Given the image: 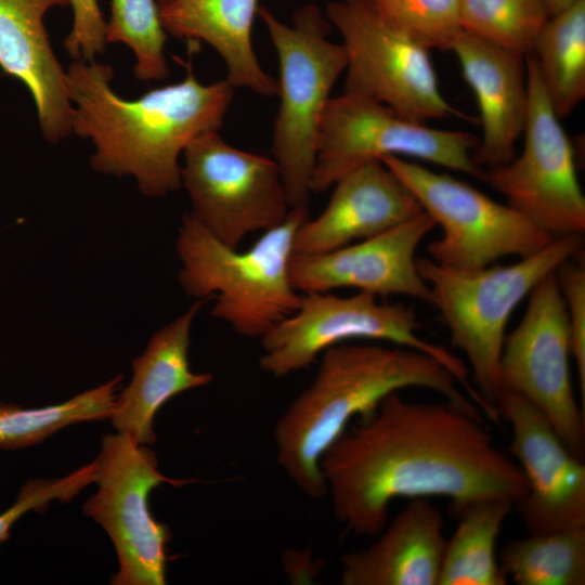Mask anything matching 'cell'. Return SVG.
<instances>
[{"mask_svg":"<svg viewBox=\"0 0 585 585\" xmlns=\"http://www.w3.org/2000/svg\"><path fill=\"white\" fill-rule=\"evenodd\" d=\"M64 6H69V0H0V69L27 88L41 134L49 143L72 134L66 70L44 26L46 14Z\"/></svg>","mask_w":585,"mask_h":585,"instance_id":"18","label":"cell"},{"mask_svg":"<svg viewBox=\"0 0 585 585\" xmlns=\"http://www.w3.org/2000/svg\"><path fill=\"white\" fill-rule=\"evenodd\" d=\"M545 5L549 17L560 14L583 0H541Z\"/></svg>","mask_w":585,"mask_h":585,"instance_id":"33","label":"cell"},{"mask_svg":"<svg viewBox=\"0 0 585 585\" xmlns=\"http://www.w3.org/2000/svg\"><path fill=\"white\" fill-rule=\"evenodd\" d=\"M333 186L321 214L299 226L295 253L327 252L385 233L424 212L410 188L380 159L358 167Z\"/></svg>","mask_w":585,"mask_h":585,"instance_id":"17","label":"cell"},{"mask_svg":"<svg viewBox=\"0 0 585 585\" xmlns=\"http://www.w3.org/2000/svg\"><path fill=\"white\" fill-rule=\"evenodd\" d=\"M98 463L93 461L57 479H29L21 487L14 504L0 514V544L11 537L14 523L30 510L43 512L52 500L66 503L95 482Z\"/></svg>","mask_w":585,"mask_h":585,"instance_id":"30","label":"cell"},{"mask_svg":"<svg viewBox=\"0 0 585 585\" xmlns=\"http://www.w3.org/2000/svg\"><path fill=\"white\" fill-rule=\"evenodd\" d=\"M73 26L63 48L74 61H92L106 47V24L98 0H69Z\"/></svg>","mask_w":585,"mask_h":585,"instance_id":"32","label":"cell"},{"mask_svg":"<svg viewBox=\"0 0 585 585\" xmlns=\"http://www.w3.org/2000/svg\"><path fill=\"white\" fill-rule=\"evenodd\" d=\"M528 297L522 320L505 337L499 392H512L537 407L569 451L584 460V410L573 392L570 330L556 271L546 274Z\"/></svg>","mask_w":585,"mask_h":585,"instance_id":"14","label":"cell"},{"mask_svg":"<svg viewBox=\"0 0 585 585\" xmlns=\"http://www.w3.org/2000/svg\"><path fill=\"white\" fill-rule=\"evenodd\" d=\"M532 55L555 113L566 118L585 98V0L549 17Z\"/></svg>","mask_w":585,"mask_h":585,"instance_id":"24","label":"cell"},{"mask_svg":"<svg viewBox=\"0 0 585 585\" xmlns=\"http://www.w3.org/2000/svg\"><path fill=\"white\" fill-rule=\"evenodd\" d=\"M419 329L415 309L405 303L380 302L365 291L347 297L330 291L303 292L298 308L259 338L262 352L258 365L262 372L282 378L309 367L326 349L342 342L392 343L440 361L478 407L485 410L466 364L443 346L422 338Z\"/></svg>","mask_w":585,"mask_h":585,"instance_id":"7","label":"cell"},{"mask_svg":"<svg viewBox=\"0 0 585 585\" xmlns=\"http://www.w3.org/2000/svg\"><path fill=\"white\" fill-rule=\"evenodd\" d=\"M556 276L567 311L571 358L578 377L582 407L585 406V263L584 252L564 261Z\"/></svg>","mask_w":585,"mask_h":585,"instance_id":"31","label":"cell"},{"mask_svg":"<svg viewBox=\"0 0 585 585\" xmlns=\"http://www.w3.org/2000/svg\"><path fill=\"white\" fill-rule=\"evenodd\" d=\"M320 356L312 381L280 416L273 432L278 465L310 498L327 494L321 470L326 450L354 416L372 415L390 393L424 388L484 416L455 376L419 350L378 341H347L326 349Z\"/></svg>","mask_w":585,"mask_h":585,"instance_id":"3","label":"cell"},{"mask_svg":"<svg viewBox=\"0 0 585 585\" xmlns=\"http://www.w3.org/2000/svg\"><path fill=\"white\" fill-rule=\"evenodd\" d=\"M499 417L512 431L509 453L521 468L526 493L516 503L531 535L585 526V465L556 433L546 416L522 396L500 391Z\"/></svg>","mask_w":585,"mask_h":585,"instance_id":"15","label":"cell"},{"mask_svg":"<svg viewBox=\"0 0 585 585\" xmlns=\"http://www.w3.org/2000/svg\"><path fill=\"white\" fill-rule=\"evenodd\" d=\"M258 15L280 69L273 159L280 167L290 207H308L318 129L332 89L346 70V50L342 43L328 39L332 25L315 4L297 9L291 25L266 6H259Z\"/></svg>","mask_w":585,"mask_h":585,"instance_id":"6","label":"cell"},{"mask_svg":"<svg viewBox=\"0 0 585 585\" xmlns=\"http://www.w3.org/2000/svg\"><path fill=\"white\" fill-rule=\"evenodd\" d=\"M515 504L502 498L470 503L455 516L457 528L446 540L438 585H505L496 542Z\"/></svg>","mask_w":585,"mask_h":585,"instance_id":"23","label":"cell"},{"mask_svg":"<svg viewBox=\"0 0 585 585\" xmlns=\"http://www.w3.org/2000/svg\"><path fill=\"white\" fill-rule=\"evenodd\" d=\"M326 17L347 54L342 92L379 102L416 122L461 116L440 90L429 50L385 23L367 0H334Z\"/></svg>","mask_w":585,"mask_h":585,"instance_id":"10","label":"cell"},{"mask_svg":"<svg viewBox=\"0 0 585 585\" xmlns=\"http://www.w3.org/2000/svg\"><path fill=\"white\" fill-rule=\"evenodd\" d=\"M158 5L166 32L209 44L223 60L225 79L234 88L278 94V81L261 67L252 46L258 0H166Z\"/></svg>","mask_w":585,"mask_h":585,"instance_id":"22","label":"cell"},{"mask_svg":"<svg viewBox=\"0 0 585 585\" xmlns=\"http://www.w3.org/2000/svg\"><path fill=\"white\" fill-rule=\"evenodd\" d=\"M524 62L529 107L523 150L506 164L484 168L483 181L551 237L583 235L585 195L572 142L548 100L533 55Z\"/></svg>","mask_w":585,"mask_h":585,"instance_id":"12","label":"cell"},{"mask_svg":"<svg viewBox=\"0 0 585 585\" xmlns=\"http://www.w3.org/2000/svg\"><path fill=\"white\" fill-rule=\"evenodd\" d=\"M106 42L123 43L132 51L133 75L141 81L165 80L170 67L165 55L168 34L157 0H110Z\"/></svg>","mask_w":585,"mask_h":585,"instance_id":"28","label":"cell"},{"mask_svg":"<svg viewBox=\"0 0 585 585\" xmlns=\"http://www.w3.org/2000/svg\"><path fill=\"white\" fill-rule=\"evenodd\" d=\"M450 51L455 54L480 110L482 136L473 153L474 161L483 169L510 161L528 116L524 58L464 29Z\"/></svg>","mask_w":585,"mask_h":585,"instance_id":"19","label":"cell"},{"mask_svg":"<svg viewBox=\"0 0 585 585\" xmlns=\"http://www.w3.org/2000/svg\"><path fill=\"white\" fill-rule=\"evenodd\" d=\"M122 378L118 375L61 404L25 408L0 403V448H24L42 442L65 427L110 418Z\"/></svg>","mask_w":585,"mask_h":585,"instance_id":"26","label":"cell"},{"mask_svg":"<svg viewBox=\"0 0 585 585\" xmlns=\"http://www.w3.org/2000/svg\"><path fill=\"white\" fill-rule=\"evenodd\" d=\"M478 143L470 132L432 128L374 100L342 92L329 99L321 120L311 191L324 192L350 171L388 155L483 181L484 169L473 159Z\"/></svg>","mask_w":585,"mask_h":585,"instance_id":"9","label":"cell"},{"mask_svg":"<svg viewBox=\"0 0 585 585\" xmlns=\"http://www.w3.org/2000/svg\"><path fill=\"white\" fill-rule=\"evenodd\" d=\"M182 155L190 213L223 244L239 248L248 235L287 218L291 207L273 158L237 148L218 131L199 135Z\"/></svg>","mask_w":585,"mask_h":585,"instance_id":"13","label":"cell"},{"mask_svg":"<svg viewBox=\"0 0 585 585\" xmlns=\"http://www.w3.org/2000/svg\"><path fill=\"white\" fill-rule=\"evenodd\" d=\"M461 29L525 58L549 20L541 0H460Z\"/></svg>","mask_w":585,"mask_h":585,"instance_id":"27","label":"cell"},{"mask_svg":"<svg viewBox=\"0 0 585 585\" xmlns=\"http://www.w3.org/2000/svg\"><path fill=\"white\" fill-rule=\"evenodd\" d=\"M309 218L308 207L291 208L281 224L240 250L185 214L176 240L182 289L197 300L213 299L211 315L236 334L262 337L299 306L301 292L291 284L289 268L297 231Z\"/></svg>","mask_w":585,"mask_h":585,"instance_id":"4","label":"cell"},{"mask_svg":"<svg viewBox=\"0 0 585 585\" xmlns=\"http://www.w3.org/2000/svg\"><path fill=\"white\" fill-rule=\"evenodd\" d=\"M443 516L426 498L408 505L366 548L341 557L342 585H438L446 538Z\"/></svg>","mask_w":585,"mask_h":585,"instance_id":"21","label":"cell"},{"mask_svg":"<svg viewBox=\"0 0 585 585\" xmlns=\"http://www.w3.org/2000/svg\"><path fill=\"white\" fill-rule=\"evenodd\" d=\"M583 252V236L569 235L508 265L460 270L417 259L430 304L447 326L452 344L466 355L473 387L496 414L499 360L512 312L546 274Z\"/></svg>","mask_w":585,"mask_h":585,"instance_id":"5","label":"cell"},{"mask_svg":"<svg viewBox=\"0 0 585 585\" xmlns=\"http://www.w3.org/2000/svg\"><path fill=\"white\" fill-rule=\"evenodd\" d=\"M367 1L385 23L429 51H450L461 30L460 0Z\"/></svg>","mask_w":585,"mask_h":585,"instance_id":"29","label":"cell"},{"mask_svg":"<svg viewBox=\"0 0 585 585\" xmlns=\"http://www.w3.org/2000/svg\"><path fill=\"white\" fill-rule=\"evenodd\" d=\"M185 69L182 80L128 100L113 90L110 65L78 60L68 66L72 134L92 141L95 171L133 177L147 197L182 186L180 156L199 135L221 129L235 89L226 79L200 82L191 61Z\"/></svg>","mask_w":585,"mask_h":585,"instance_id":"2","label":"cell"},{"mask_svg":"<svg viewBox=\"0 0 585 585\" xmlns=\"http://www.w3.org/2000/svg\"><path fill=\"white\" fill-rule=\"evenodd\" d=\"M380 160L441 227V236L427 246L429 258L440 265L485 268L502 258L531 256L554 239L508 204L494 200L448 173L399 156L388 155Z\"/></svg>","mask_w":585,"mask_h":585,"instance_id":"8","label":"cell"},{"mask_svg":"<svg viewBox=\"0 0 585 585\" xmlns=\"http://www.w3.org/2000/svg\"><path fill=\"white\" fill-rule=\"evenodd\" d=\"M507 543L497 556L518 585H584L585 526Z\"/></svg>","mask_w":585,"mask_h":585,"instance_id":"25","label":"cell"},{"mask_svg":"<svg viewBox=\"0 0 585 585\" xmlns=\"http://www.w3.org/2000/svg\"><path fill=\"white\" fill-rule=\"evenodd\" d=\"M207 299L196 300L185 312L159 328L144 352L132 361V378L117 395L110 416L114 428L138 445L156 442L154 419L173 396L213 380L190 365L191 332Z\"/></svg>","mask_w":585,"mask_h":585,"instance_id":"20","label":"cell"},{"mask_svg":"<svg viewBox=\"0 0 585 585\" xmlns=\"http://www.w3.org/2000/svg\"><path fill=\"white\" fill-rule=\"evenodd\" d=\"M321 470L336 519L356 535H377L399 497H445L455 515L487 498L516 505L528 491L521 468L494 444L483 417L445 400L408 402L398 392L343 431L322 456Z\"/></svg>","mask_w":585,"mask_h":585,"instance_id":"1","label":"cell"},{"mask_svg":"<svg viewBox=\"0 0 585 585\" xmlns=\"http://www.w3.org/2000/svg\"><path fill=\"white\" fill-rule=\"evenodd\" d=\"M435 227L425 212L379 235L322 253L291 258L292 286L301 294L354 288L379 297L405 296L430 304L416 251Z\"/></svg>","mask_w":585,"mask_h":585,"instance_id":"16","label":"cell"},{"mask_svg":"<svg viewBox=\"0 0 585 585\" xmlns=\"http://www.w3.org/2000/svg\"><path fill=\"white\" fill-rule=\"evenodd\" d=\"M95 459L99 489L84 503L82 511L103 526L115 546L119 569L110 583L166 584L171 532L152 516L148 494L164 482L181 486L193 480L164 476L158 470L155 452L119 432L102 438Z\"/></svg>","mask_w":585,"mask_h":585,"instance_id":"11","label":"cell"},{"mask_svg":"<svg viewBox=\"0 0 585 585\" xmlns=\"http://www.w3.org/2000/svg\"><path fill=\"white\" fill-rule=\"evenodd\" d=\"M164 1H166V0H157V3L160 4V3H162Z\"/></svg>","mask_w":585,"mask_h":585,"instance_id":"34","label":"cell"}]
</instances>
